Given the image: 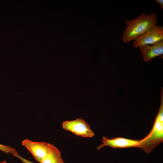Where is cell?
Wrapping results in <instances>:
<instances>
[{
	"label": "cell",
	"instance_id": "6da1fadb",
	"mask_svg": "<svg viewBox=\"0 0 163 163\" xmlns=\"http://www.w3.org/2000/svg\"><path fill=\"white\" fill-rule=\"evenodd\" d=\"M157 14L155 12L148 14L144 12L134 19L125 20L126 27L121 37L123 42L126 43L136 40L157 26Z\"/></svg>",
	"mask_w": 163,
	"mask_h": 163
},
{
	"label": "cell",
	"instance_id": "7a4b0ae2",
	"mask_svg": "<svg viewBox=\"0 0 163 163\" xmlns=\"http://www.w3.org/2000/svg\"><path fill=\"white\" fill-rule=\"evenodd\" d=\"M161 103L153 127L150 132L139 141L137 147L147 153H149L163 140V93H161Z\"/></svg>",
	"mask_w": 163,
	"mask_h": 163
},
{
	"label": "cell",
	"instance_id": "3957f363",
	"mask_svg": "<svg viewBox=\"0 0 163 163\" xmlns=\"http://www.w3.org/2000/svg\"><path fill=\"white\" fill-rule=\"evenodd\" d=\"M163 40V27L156 26L150 29L137 39L133 41L134 48L154 44Z\"/></svg>",
	"mask_w": 163,
	"mask_h": 163
},
{
	"label": "cell",
	"instance_id": "277c9868",
	"mask_svg": "<svg viewBox=\"0 0 163 163\" xmlns=\"http://www.w3.org/2000/svg\"><path fill=\"white\" fill-rule=\"evenodd\" d=\"M62 126L64 129L81 137L91 138L94 135L89 126L81 118L64 121L62 123Z\"/></svg>",
	"mask_w": 163,
	"mask_h": 163
},
{
	"label": "cell",
	"instance_id": "5b68a950",
	"mask_svg": "<svg viewBox=\"0 0 163 163\" xmlns=\"http://www.w3.org/2000/svg\"><path fill=\"white\" fill-rule=\"evenodd\" d=\"M50 144L43 142H34L27 139L23 140L21 142L22 145L25 147L39 163L47 154Z\"/></svg>",
	"mask_w": 163,
	"mask_h": 163
},
{
	"label": "cell",
	"instance_id": "8992f818",
	"mask_svg": "<svg viewBox=\"0 0 163 163\" xmlns=\"http://www.w3.org/2000/svg\"><path fill=\"white\" fill-rule=\"evenodd\" d=\"M139 141L120 137L110 139L107 137H103L102 141V144L98 146L97 149L99 150L104 146H109L113 148L137 147Z\"/></svg>",
	"mask_w": 163,
	"mask_h": 163
},
{
	"label": "cell",
	"instance_id": "52a82bcc",
	"mask_svg": "<svg viewBox=\"0 0 163 163\" xmlns=\"http://www.w3.org/2000/svg\"><path fill=\"white\" fill-rule=\"evenodd\" d=\"M139 48L144 61L149 62L153 58L163 54V40L154 44Z\"/></svg>",
	"mask_w": 163,
	"mask_h": 163
},
{
	"label": "cell",
	"instance_id": "ba28073f",
	"mask_svg": "<svg viewBox=\"0 0 163 163\" xmlns=\"http://www.w3.org/2000/svg\"><path fill=\"white\" fill-rule=\"evenodd\" d=\"M40 163H64L59 151L55 146L50 144L48 152Z\"/></svg>",
	"mask_w": 163,
	"mask_h": 163
},
{
	"label": "cell",
	"instance_id": "9c48e42d",
	"mask_svg": "<svg viewBox=\"0 0 163 163\" xmlns=\"http://www.w3.org/2000/svg\"><path fill=\"white\" fill-rule=\"evenodd\" d=\"M0 151L7 154H11L13 156L18 153L14 148L8 145H3L0 144Z\"/></svg>",
	"mask_w": 163,
	"mask_h": 163
},
{
	"label": "cell",
	"instance_id": "30bf717a",
	"mask_svg": "<svg viewBox=\"0 0 163 163\" xmlns=\"http://www.w3.org/2000/svg\"><path fill=\"white\" fill-rule=\"evenodd\" d=\"M14 156L18 158L21 161H22L24 163H35L32 162L24 158H23V157L19 155L18 153L16 154Z\"/></svg>",
	"mask_w": 163,
	"mask_h": 163
},
{
	"label": "cell",
	"instance_id": "8fae6325",
	"mask_svg": "<svg viewBox=\"0 0 163 163\" xmlns=\"http://www.w3.org/2000/svg\"><path fill=\"white\" fill-rule=\"evenodd\" d=\"M155 2L158 5H159L161 8L163 9V0H155Z\"/></svg>",
	"mask_w": 163,
	"mask_h": 163
},
{
	"label": "cell",
	"instance_id": "7c38bea8",
	"mask_svg": "<svg viewBox=\"0 0 163 163\" xmlns=\"http://www.w3.org/2000/svg\"><path fill=\"white\" fill-rule=\"evenodd\" d=\"M0 163H7L6 161L4 160L2 161H0Z\"/></svg>",
	"mask_w": 163,
	"mask_h": 163
}]
</instances>
